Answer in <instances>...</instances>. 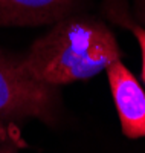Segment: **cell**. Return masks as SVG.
I'll list each match as a JSON object with an SVG mask.
<instances>
[{
	"label": "cell",
	"instance_id": "obj_1",
	"mask_svg": "<svg viewBox=\"0 0 145 153\" xmlns=\"http://www.w3.org/2000/svg\"><path fill=\"white\" fill-rule=\"evenodd\" d=\"M121 55L115 35L104 22L72 12L37 38L20 63L32 80L57 87L93 78L121 60Z\"/></svg>",
	"mask_w": 145,
	"mask_h": 153
},
{
	"label": "cell",
	"instance_id": "obj_2",
	"mask_svg": "<svg viewBox=\"0 0 145 153\" xmlns=\"http://www.w3.org/2000/svg\"><path fill=\"white\" fill-rule=\"evenodd\" d=\"M55 104L57 87L32 80L20 58L0 51V118L35 117L50 121Z\"/></svg>",
	"mask_w": 145,
	"mask_h": 153
},
{
	"label": "cell",
	"instance_id": "obj_3",
	"mask_svg": "<svg viewBox=\"0 0 145 153\" xmlns=\"http://www.w3.org/2000/svg\"><path fill=\"white\" fill-rule=\"evenodd\" d=\"M112 97L125 136L145 138V92L136 76L121 60L105 69Z\"/></svg>",
	"mask_w": 145,
	"mask_h": 153
},
{
	"label": "cell",
	"instance_id": "obj_4",
	"mask_svg": "<svg viewBox=\"0 0 145 153\" xmlns=\"http://www.w3.org/2000/svg\"><path fill=\"white\" fill-rule=\"evenodd\" d=\"M76 0H0V26H38L75 12Z\"/></svg>",
	"mask_w": 145,
	"mask_h": 153
},
{
	"label": "cell",
	"instance_id": "obj_5",
	"mask_svg": "<svg viewBox=\"0 0 145 153\" xmlns=\"http://www.w3.org/2000/svg\"><path fill=\"white\" fill-rule=\"evenodd\" d=\"M109 16L115 17L118 23H121L122 26H125L128 31L133 32V35L138 38V43L141 48V54H142V80L145 83V29L139 26L138 23L133 22V19L127 16V12L121 6H110L109 8Z\"/></svg>",
	"mask_w": 145,
	"mask_h": 153
},
{
	"label": "cell",
	"instance_id": "obj_6",
	"mask_svg": "<svg viewBox=\"0 0 145 153\" xmlns=\"http://www.w3.org/2000/svg\"><path fill=\"white\" fill-rule=\"evenodd\" d=\"M11 138H14L12 129H9V127H5L3 124H0V143H8Z\"/></svg>",
	"mask_w": 145,
	"mask_h": 153
},
{
	"label": "cell",
	"instance_id": "obj_7",
	"mask_svg": "<svg viewBox=\"0 0 145 153\" xmlns=\"http://www.w3.org/2000/svg\"><path fill=\"white\" fill-rule=\"evenodd\" d=\"M14 144H16L14 141H8L5 146L0 147V153H17V149Z\"/></svg>",
	"mask_w": 145,
	"mask_h": 153
},
{
	"label": "cell",
	"instance_id": "obj_8",
	"mask_svg": "<svg viewBox=\"0 0 145 153\" xmlns=\"http://www.w3.org/2000/svg\"><path fill=\"white\" fill-rule=\"evenodd\" d=\"M138 14L141 20L145 23V0H139V6H138Z\"/></svg>",
	"mask_w": 145,
	"mask_h": 153
}]
</instances>
